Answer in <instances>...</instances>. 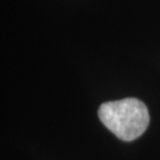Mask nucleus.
I'll return each mask as SVG.
<instances>
[{"label":"nucleus","mask_w":160,"mask_h":160,"mask_svg":"<svg viewBox=\"0 0 160 160\" xmlns=\"http://www.w3.org/2000/svg\"><path fill=\"white\" fill-rule=\"evenodd\" d=\"M98 114L104 126L125 142L138 138L150 123L148 108L135 98L103 103Z\"/></svg>","instance_id":"obj_1"}]
</instances>
